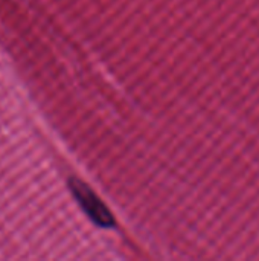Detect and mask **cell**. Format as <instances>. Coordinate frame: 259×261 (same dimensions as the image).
<instances>
[{"mask_svg":"<svg viewBox=\"0 0 259 261\" xmlns=\"http://www.w3.org/2000/svg\"><path fill=\"white\" fill-rule=\"evenodd\" d=\"M69 188L72 191V194L75 196L76 202L79 203V206L84 210V213L89 216V219L102 228H110L114 225V219L110 214V211L107 210V206L98 199V196L79 179H69Z\"/></svg>","mask_w":259,"mask_h":261,"instance_id":"1","label":"cell"}]
</instances>
